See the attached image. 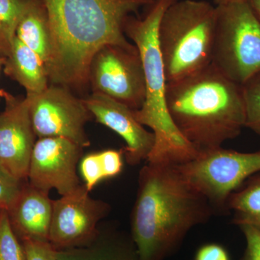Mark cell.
Listing matches in <instances>:
<instances>
[{
    "label": "cell",
    "mask_w": 260,
    "mask_h": 260,
    "mask_svg": "<svg viewBox=\"0 0 260 260\" xmlns=\"http://www.w3.org/2000/svg\"><path fill=\"white\" fill-rule=\"evenodd\" d=\"M85 186L53 201L49 242L58 251L86 246L99 233V222L110 206L93 199Z\"/></svg>",
    "instance_id": "obj_10"
},
{
    "label": "cell",
    "mask_w": 260,
    "mask_h": 260,
    "mask_svg": "<svg viewBox=\"0 0 260 260\" xmlns=\"http://www.w3.org/2000/svg\"><path fill=\"white\" fill-rule=\"evenodd\" d=\"M26 260H58V250L47 241H22Z\"/></svg>",
    "instance_id": "obj_24"
},
{
    "label": "cell",
    "mask_w": 260,
    "mask_h": 260,
    "mask_svg": "<svg viewBox=\"0 0 260 260\" xmlns=\"http://www.w3.org/2000/svg\"><path fill=\"white\" fill-rule=\"evenodd\" d=\"M4 72L26 94L42 93L49 86V75L40 56L15 37L9 55L5 58Z\"/></svg>",
    "instance_id": "obj_16"
},
{
    "label": "cell",
    "mask_w": 260,
    "mask_h": 260,
    "mask_svg": "<svg viewBox=\"0 0 260 260\" xmlns=\"http://www.w3.org/2000/svg\"><path fill=\"white\" fill-rule=\"evenodd\" d=\"M154 0H42L49 18L52 55L49 82L64 86L88 83L90 61L108 44L130 50L124 27L130 14Z\"/></svg>",
    "instance_id": "obj_1"
},
{
    "label": "cell",
    "mask_w": 260,
    "mask_h": 260,
    "mask_svg": "<svg viewBox=\"0 0 260 260\" xmlns=\"http://www.w3.org/2000/svg\"><path fill=\"white\" fill-rule=\"evenodd\" d=\"M53 200L49 193L25 183L18 199L8 210L10 223L20 241L49 242Z\"/></svg>",
    "instance_id": "obj_14"
},
{
    "label": "cell",
    "mask_w": 260,
    "mask_h": 260,
    "mask_svg": "<svg viewBox=\"0 0 260 260\" xmlns=\"http://www.w3.org/2000/svg\"><path fill=\"white\" fill-rule=\"evenodd\" d=\"M247 2L254 14L260 20V0H248Z\"/></svg>",
    "instance_id": "obj_28"
},
{
    "label": "cell",
    "mask_w": 260,
    "mask_h": 260,
    "mask_svg": "<svg viewBox=\"0 0 260 260\" xmlns=\"http://www.w3.org/2000/svg\"><path fill=\"white\" fill-rule=\"evenodd\" d=\"M194 260H231L229 252L218 244H207L197 251Z\"/></svg>",
    "instance_id": "obj_27"
},
{
    "label": "cell",
    "mask_w": 260,
    "mask_h": 260,
    "mask_svg": "<svg viewBox=\"0 0 260 260\" xmlns=\"http://www.w3.org/2000/svg\"><path fill=\"white\" fill-rule=\"evenodd\" d=\"M0 57H1V56H0Z\"/></svg>",
    "instance_id": "obj_31"
},
{
    "label": "cell",
    "mask_w": 260,
    "mask_h": 260,
    "mask_svg": "<svg viewBox=\"0 0 260 260\" xmlns=\"http://www.w3.org/2000/svg\"><path fill=\"white\" fill-rule=\"evenodd\" d=\"M5 110L0 114V166L12 176L28 181L30 157L37 142L26 97L0 90Z\"/></svg>",
    "instance_id": "obj_12"
},
{
    "label": "cell",
    "mask_w": 260,
    "mask_h": 260,
    "mask_svg": "<svg viewBox=\"0 0 260 260\" xmlns=\"http://www.w3.org/2000/svg\"><path fill=\"white\" fill-rule=\"evenodd\" d=\"M83 149L63 138H39L32 149L28 182L46 192L56 189L61 196L75 191L81 185L76 169Z\"/></svg>",
    "instance_id": "obj_11"
},
{
    "label": "cell",
    "mask_w": 260,
    "mask_h": 260,
    "mask_svg": "<svg viewBox=\"0 0 260 260\" xmlns=\"http://www.w3.org/2000/svg\"><path fill=\"white\" fill-rule=\"evenodd\" d=\"M30 0H0V56L9 55L17 27Z\"/></svg>",
    "instance_id": "obj_19"
},
{
    "label": "cell",
    "mask_w": 260,
    "mask_h": 260,
    "mask_svg": "<svg viewBox=\"0 0 260 260\" xmlns=\"http://www.w3.org/2000/svg\"><path fill=\"white\" fill-rule=\"evenodd\" d=\"M58 260H139L132 239L116 229H101L90 244L58 251Z\"/></svg>",
    "instance_id": "obj_15"
},
{
    "label": "cell",
    "mask_w": 260,
    "mask_h": 260,
    "mask_svg": "<svg viewBox=\"0 0 260 260\" xmlns=\"http://www.w3.org/2000/svg\"><path fill=\"white\" fill-rule=\"evenodd\" d=\"M240 229L246 242L242 260H260V230L249 225H243Z\"/></svg>",
    "instance_id": "obj_26"
},
{
    "label": "cell",
    "mask_w": 260,
    "mask_h": 260,
    "mask_svg": "<svg viewBox=\"0 0 260 260\" xmlns=\"http://www.w3.org/2000/svg\"><path fill=\"white\" fill-rule=\"evenodd\" d=\"M184 179L209 202L216 214L228 211L229 197L260 173V151L242 153L220 147L177 164Z\"/></svg>",
    "instance_id": "obj_7"
},
{
    "label": "cell",
    "mask_w": 260,
    "mask_h": 260,
    "mask_svg": "<svg viewBox=\"0 0 260 260\" xmlns=\"http://www.w3.org/2000/svg\"><path fill=\"white\" fill-rule=\"evenodd\" d=\"M30 121L38 138H63L82 148L90 146L85 124L91 114L83 99L68 87L51 84L37 94H26Z\"/></svg>",
    "instance_id": "obj_8"
},
{
    "label": "cell",
    "mask_w": 260,
    "mask_h": 260,
    "mask_svg": "<svg viewBox=\"0 0 260 260\" xmlns=\"http://www.w3.org/2000/svg\"><path fill=\"white\" fill-rule=\"evenodd\" d=\"M175 1L154 0L144 18L128 17L124 27V34L138 49L144 70L145 102L135 114L155 135V145L147 159L150 164H181L199 154L178 131L167 107V80L158 30L164 12Z\"/></svg>",
    "instance_id": "obj_4"
},
{
    "label": "cell",
    "mask_w": 260,
    "mask_h": 260,
    "mask_svg": "<svg viewBox=\"0 0 260 260\" xmlns=\"http://www.w3.org/2000/svg\"><path fill=\"white\" fill-rule=\"evenodd\" d=\"M25 182L12 176L0 166V210L8 211L13 207Z\"/></svg>",
    "instance_id": "obj_22"
},
{
    "label": "cell",
    "mask_w": 260,
    "mask_h": 260,
    "mask_svg": "<svg viewBox=\"0 0 260 260\" xmlns=\"http://www.w3.org/2000/svg\"><path fill=\"white\" fill-rule=\"evenodd\" d=\"M16 37L40 56L47 70L52 55V39L42 0L29 1L17 27Z\"/></svg>",
    "instance_id": "obj_17"
},
{
    "label": "cell",
    "mask_w": 260,
    "mask_h": 260,
    "mask_svg": "<svg viewBox=\"0 0 260 260\" xmlns=\"http://www.w3.org/2000/svg\"><path fill=\"white\" fill-rule=\"evenodd\" d=\"M80 172L85 181V187L92 190L100 181L104 180L99 153H90L80 160Z\"/></svg>",
    "instance_id": "obj_23"
},
{
    "label": "cell",
    "mask_w": 260,
    "mask_h": 260,
    "mask_svg": "<svg viewBox=\"0 0 260 260\" xmlns=\"http://www.w3.org/2000/svg\"><path fill=\"white\" fill-rule=\"evenodd\" d=\"M5 61V58L0 57V69H1V67L4 65Z\"/></svg>",
    "instance_id": "obj_30"
},
{
    "label": "cell",
    "mask_w": 260,
    "mask_h": 260,
    "mask_svg": "<svg viewBox=\"0 0 260 260\" xmlns=\"http://www.w3.org/2000/svg\"><path fill=\"white\" fill-rule=\"evenodd\" d=\"M242 86L245 107V127L260 136V73Z\"/></svg>",
    "instance_id": "obj_21"
},
{
    "label": "cell",
    "mask_w": 260,
    "mask_h": 260,
    "mask_svg": "<svg viewBox=\"0 0 260 260\" xmlns=\"http://www.w3.org/2000/svg\"><path fill=\"white\" fill-rule=\"evenodd\" d=\"M166 99L173 123L198 153L222 147L245 127L242 85L212 64L167 83Z\"/></svg>",
    "instance_id": "obj_3"
},
{
    "label": "cell",
    "mask_w": 260,
    "mask_h": 260,
    "mask_svg": "<svg viewBox=\"0 0 260 260\" xmlns=\"http://www.w3.org/2000/svg\"><path fill=\"white\" fill-rule=\"evenodd\" d=\"M218 10L202 0H177L164 12L158 30L167 83L212 64Z\"/></svg>",
    "instance_id": "obj_5"
},
{
    "label": "cell",
    "mask_w": 260,
    "mask_h": 260,
    "mask_svg": "<svg viewBox=\"0 0 260 260\" xmlns=\"http://www.w3.org/2000/svg\"><path fill=\"white\" fill-rule=\"evenodd\" d=\"M212 64L243 85L260 73V20L248 2L217 7Z\"/></svg>",
    "instance_id": "obj_6"
},
{
    "label": "cell",
    "mask_w": 260,
    "mask_h": 260,
    "mask_svg": "<svg viewBox=\"0 0 260 260\" xmlns=\"http://www.w3.org/2000/svg\"><path fill=\"white\" fill-rule=\"evenodd\" d=\"M0 260H26L23 244L15 234L5 210H0Z\"/></svg>",
    "instance_id": "obj_20"
},
{
    "label": "cell",
    "mask_w": 260,
    "mask_h": 260,
    "mask_svg": "<svg viewBox=\"0 0 260 260\" xmlns=\"http://www.w3.org/2000/svg\"><path fill=\"white\" fill-rule=\"evenodd\" d=\"M99 153L104 179H110L119 175L123 169L124 150H116L109 149Z\"/></svg>",
    "instance_id": "obj_25"
},
{
    "label": "cell",
    "mask_w": 260,
    "mask_h": 260,
    "mask_svg": "<svg viewBox=\"0 0 260 260\" xmlns=\"http://www.w3.org/2000/svg\"><path fill=\"white\" fill-rule=\"evenodd\" d=\"M248 0H213V3L216 7L224 6L232 4V3H241V2H246Z\"/></svg>",
    "instance_id": "obj_29"
},
{
    "label": "cell",
    "mask_w": 260,
    "mask_h": 260,
    "mask_svg": "<svg viewBox=\"0 0 260 260\" xmlns=\"http://www.w3.org/2000/svg\"><path fill=\"white\" fill-rule=\"evenodd\" d=\"M83 100L98 123L124 140V155L128 164L137 166L147 160L155 145V135L138 121L135 110L104 94L92 93Z\"/></svg>",
    "instance_id": "obj_13"
},
{
    "label": "cell",
    "mask_w": 260,
    "mask_h": 260,
    "mask_svg": "<svg viewBox=\"0 0 260 260\" xmlns=\"http://www.w3.org/2000/svg\"><path fill=\"white\" fill-rule=\"evenodd\" d=\"M0 98H1V97H0Z\"/></svg>",
    "instance_id": "obj_32"
},
{
    "label": "cell",
    "mask_w": 260,
    "mask_h": 260,
    "mask_svg": "<svg viewBox=\"0 0 260 260\" xmlns=\"http://www.w3.org/2000/svg\"><path fill=\"white\" fill-rule=\"evenodd\" d=\"M249 179L229 197L227 210L233 212L235 225L260 230V173Z\"/></svg>",
    "instance_id": "obj_18"
},
{
    "label": "cell",
    "mask_w": 260,
    "mask_h": 260,
    "mask_svg": "<svg viewBox=\"0 0 260 260\" xmlns=\"http://www.w3.org/2000/svg\"><path fill=\"white\" fill-rule=\"evenodd\" d=\"M88 83L92 93L104 94L133 110H139L145 102V79L138 49L104 46L89 65Z\"/></svg>",
    "instance_id": "obj_9"
},
{
    "label": "cell",
    "mask_w": 260,
    "mask_h": 260,
    "mask_svg": "<svg viewBox=\"0 0 260 260\" xmlns=\"http://www.w3.org/2000/svg\"><path fill=\"white\" fill-rule=\"evenodd\" d=\"M215 214L177 164L148 162L139 173L131 215V238L138 259L164 260L193 228Z\"/></svg>",
    "instance_id": "obj_2"
}]
</instances>
